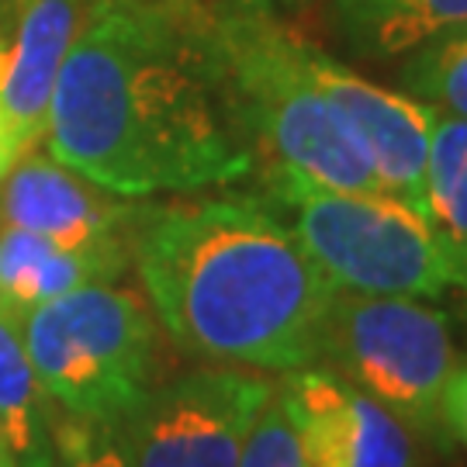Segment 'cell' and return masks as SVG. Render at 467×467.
I'll use <instances>...</instances> for the list:
<instances>
[{
    "instance_id": "6da1fadb",
    "label": "cell",
    "mask_w": 467,
    "mask_h": 467,
    "mask_svg": "<svg viewBox=\"0 0 467 467\" xmlns=\"http://www.w3.org/2000/svg\"><path fill=\"white\" fill-rule=\"evenodd\" d=\"M49 156L118 198L194 194L256 167L215 15L90 0L52 90Z\"/></svg>"
},
{
    "instance_id": "7a4b0ae2",
    "label": "cell",
    "mask_w": 467,
    "mask_h": 467,
    "mask_svg": "<svg viewBox=\"0 0 467 467\" xmlns=\"http://www.w3.org/2000/svg\"><path fill=\"white\" fill-rule=\"evenodd\" d=\"M132 260L152 316L191 357L281 374L322 360L336 287L264 201L142 208Z\"/></svg>"
},
{
    "instance_id": "3957f363",
    "label": "cell",
    "mask_w": 467,
    "mask_h": 467,
    "mask_svg": "<svg viewBox=\"0 0 467 467\" xmlns=\"http://www.w3.org/2000/svg\"><path fill=\"white\" fill-rule=\"evenodd\" d=\"M215 35L256 163L270 167V191H381L364 146L301 63V35L246 0L218 11Z\"/></svg>"
},
{
    "instance_id": "277c9868",
    "label": "cell",
    "mask_w": 467,
    "mask_h": 467,
    "mask_svg": "<svg viewBox=\"0 0 467 467\" xmlns=\"http://www.w3.org/2000/svg\"><path fill=\"white\" fill-rule=\"evenodd\" d=\"M21 333L42 391L73 419L118 422L156 384V318L132 287H73L35 305Z\"/></svg>"
},
{
    "instance_id": "5b68a950",
    "label": "cell",
    "mask_w": 467,
    "mask_h": 467,
    "mask_svg": "<svg viewBox=\"0 0 467 467\" xmlns=\"http://www.w3.org/2000/svg\"><path fill=\"white\" fill-rule=\"evenodd\" d=\"M274 201L295 212L291 229L336 291L443 298L453 267L430 222L384 191L284 187Z\"/></svg>"
},
{
    "instance_id": "8992f818",
    "label": "cell",
    "mask_w": 467,
    "mask_h": 467,
    "mask_svg": "<svg viewBox=\"0 0 467 467\" xmlns=\"http://www.w3.org/2000/svg\"><path fill=\"white\" fill-rule=\"evenodd\" d=\"M322 360L419 433L443 430L440 391L453 370L447 312L422 305V298L336 291L322 333Z\"/></svg>"
},
{
    "instance_id": "52a82bcc",
    "label": "cell",
    "mask_w": 467,
    "mask_h": 467,
    "mask_svg": "<svg viewBox=\"0 0 467 467\" xmlns=\"http://www.w3.org/2000/svg\"><path fill=\"white\" fill-rule=\"evenodd\" d=\"M274 384L233 368L152 384L118 436L129 467H239V453Z\"/></svg>"
},
{
    "instance_id": "ba28073f",
    "label": "cell",
    "mask_w": 467,
    "mask_h": 467,
    "mask_svg": "<svg viewBox=\"0 0 467 467\" xmlns=\"http://www.w3.org/2000/svg\"><path fill=\"white\" fill-rule=\"evenodd\" d=\"M298 52L318 90L333 100L339 118L364 146L384 194L405 201L426 218V152L433 108L409 98L405 90L370 84L368 77L308 38H298Z\"/></svg>"
},
{
    "instance_id": "9c48e42d",
    "label": "cell",
    "mask_w": 467,
    "mask_h": 467,
    "mask_svg": "<svg viewBox=\"0 0 467 467\" xmlns=\"http://www.w3.org/2000/svg\"><path fill=\"white\" fill-rule=\"evenodd\" d=\"M142 208L84 181L52 156L25 152L0 181V222L46 235L67 250L132 243Z\"/></svg>"
},
{
    "instance_id": "30bf717a",
    "label": "cell",
    "mask_w": 467,
    "mask_h": 467,
    "mask_svg": "<svg viewBox=\"0 0 467 467\" xmlns=\"http://www.w3.org/2000/svg\"><path fill=\"white\" fill-rule=\"evenodd\" d=\"M87 0H17L15 38L0 46V139L21 160L49 129L52 90Z\"/></svg>"
},
{
    "instance_id": "8fae6325",
    "label": "cell",
    "mask_w": 467,
    "mask_h": 467,
    "mask_svg": "<svg viewBox=\"0 0 467 467\" xmlns=\"http://www.w3.org/2000/svg\"><path fill=\"white\" fill-rule=\"evenodd\" d=\"M132 243L67 250L46 235L0 222V308L28 316L35 305L94 281H115L129 267Z\"/></svg>"
},
{
    "instance_id": "7c38bea8",
    "label": "cell",
    "mask_w": 467,
    "mask_h": 467,
    "mask_svg": "<svg viewBox=\"0 0 467 467\" xmlns=\"http://www.w3.org/2000/svg\"><path fill=\"white\" fill-rule=\"evenodd\" d=\"M336 38L368 63H399L440 35L467 28V0H333Z\"/></svg>"
},
{
    "instance_id": "4fadbf2b",
    "label": "cell",
    "mask_w": 467,
    "mask_h": 467,
    "mask_svg": "<svg viewBox=\"0 0 467 467\" xmlns=\"http://www.w3.org/2000/svg\"><path fill=\"white\" fill-rule=\"evenodd\" d=\"M287 416L295 422L301 453L308 467H353L357 447V388L336 370L301 368L287 370L281 388Z\"/></svg>"
},
{
    "instance_id": "5bb4252c",
    "label": "cell",
    "mask_w": 467,
    "mask_h": 467,
    "mask_svg": "<svg viewBox=\"0 0 467 467\" xmlns=\"http://www.w3.org/2000/svg\"><path fill=\"white\" fill-rule=\"evenodd\" d=\"M49 405L25 347L21 316L0 308V440L17 467H42L52 457Z\"/></svg>"
},
{
    "instance_id": "9a60e30c",
    "label": "cell",
    "mask_w": 467,
    "mask_h": 467,
    "mask_svg": "<svg viewBox=\"0 0 467 467\" xmlns=\"http://www.w3.org/2000/svg\"><path fill=\"white\" fill-rule=\"evenodd\" d=\"M426 222L451 256L453 291L467 298V118L436 108L426 152Z\"/></svg>"
},
{
    "instance_id": "2e32d148",
    "label": "cell",
    "mask_w": 467,
    "mask_h": 467,
    "mask_svg": "<svg viewBox=\"0 0 467 467\" xmlns=\"http://www.w3.org/2000/svg\"><path fill=\"white\" fill-rule=\"evenodd\" d=\"M399 90L436 111L467 118V28L440 35L401 56Z\"/></svg>"
},
{
    "instance_id": "e0dca14e",
    "label": "cell",
    "mask_w": 467,
    "mask_h": 467,
    "mask_svg": "<svg viewBox=\"0 0 467 467\" xmlns=\"http://www.w3.org/2000/svg\"><path fill=\"white\" fill-rule=\"evenodd\" d=\"M353 409H357L353 467H419L416 443L395 412H388L384 405L360 391L353 399Z\"/></svg>"
},
{
    "instance_id": "ac0fdd59",
    "label": "cell",
    "mask_w": 467,
    "mask_h": 467,
    "mask_svg": "<svg viewBox=\"0 0 467 467\" xmlns=\"http://www.w3.org/2000/svg\"><path fill=\"white\" fill-rule=\"evenodd\" d=\"M42 467H129L118 422L73 419L52 426V457Z\"/></svg>"
},
{
    "instance_id": "d6986e66",
    "label": "cell",
    "mask_w": 467,
    "mask_h": 467,
    "mask_svg": "<svg viewBox=\"0 0 467 467\" xmlns=\"http://www.w3.org/2000/svg\"><path fill=\"white\" fill-rule=\"evenodd\" d=\"M239 467H308L298 433H295V422L287 416L277 388L270 391V399L264 401L260 416L253 422L243 453H239Z\"/></svg>"
},
{
    "instance_id": "ffe728a7",
    "label": "cell",
    "mask_w": 467,
    "mask_h": 467,
    "mask_svg": "<svg viewBox=\"0 0 467 467\" xmlns=\"http://www.w3.org/2000/svg\"><path fill=\"white\" fill-rule=\"evenodd\" d=\"M440 426L467 451V364L447 374L440 391Z\"/></svg>"
},
{
    "instance_id": "44dd1931",
    "label": "cell",
    "mask_w": 467,
    "mask_h": 467,
    "mask_svg": "<svg viewBox=\"0 0 467 467\" xmlns=\"http://www.w3.org/2000/svg\"><path fill=\"white\" fill-rule=\"evenodd\" d=\"M246 4H256V7L277 11V7H305V4H312V0H246Z\"/></svg>"
},
{
    "instance_id": "7402d4cb",
    "label": "cell",
    "mask_w": 467,
    "mask_h": 467,
    "mask_svg": "<svg viewBox=\"0 0 467 467\" xmlns=\"http://www.w3.org/2000/svg\"><path fill=\"white\" fill-rule=\"evenodd\" d=\"M15 163H17V160L11 156V152H7V146H4V139H0V181L7 177V170L15 167Z\"/></svg>"
},
{
    "instance_id": "603a6c76",
    "label": "cell",
    "mask_w": 467,
    "mask_h": 467,
    "mask_svg": "<svg viewBox=\"0 0 467 467\" xmlns=\"http://www.w3.org/2000/svg\"><path fill=\"white\" fill-rule=\"evenodd\" d=\"M0 467H17L15 453L7 451V443H4V440H0Z\"/></svg>"
}]
</instances>
